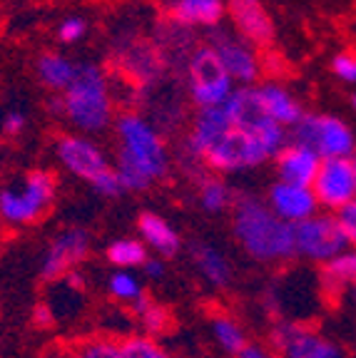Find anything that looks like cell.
<instances>
[{"instance_id":"6da1fadb","label":"cell","mask_w":356,"mask_h":358,"mask_svg":"<svg viewBox=\"0 0 356 358\" xmlns=\"http://www.w3.org/2000/svg\"><path fill=\"white\" fill-rule=\"evenodd\" d=\"M117 159L115 172L125 192H145L170 172V152L160 129L139 112H120L115 117Z\"/></svg>"},{"instance_id":"7a4b0ae2","label":"cell","mask_w":356,"mask_h":358,"mask_svg":"<svg viewBox=\"0 0 356 358\" xmlns=\"http://www.w3.org/2000/svg\"><path fill=\"white\" fill-rule=\"evenodd\" d=\"M232 231L247 257L259 264H284L294 259V227L269 212L256 196L234 199Z\"/></svg>"},{"instance_id":"3957f363","label":"cell","mask_w":356,"mask_h":358,"mask_svg":"<svg viewBox=\"0 0 356 358\" xmlns=\"http://www.w3.org/2000/svg\"><path fill=\"white\" fill-rule=\"evenodd\" d=\"M62 115L78 134H97L115 122L110 78L97 62H78L73 83L60 92Z\"/></svg>"},{"instance_id":"277c9868","label":"cell","mask_w":356,"mask_h":358,"mask_svg":"<svg viewBox=\"0 0 356 358\" xmlns=\"http://www.w3.org/2000/svg\"><path fill=\"white\" fill-rule=\"evenodd\" d=\"M57 196V179L50 169H28L20 182L0 189V222L28 227L45 217Z\"/></svg>"},{"instance_id":"5b68a950","label":"cell","mask_w":356,"mask_h":358,"mask_svg":"<svg viewBox=\"0 0 356 358\" xmlns=\"http://www.w3.org/2000/svg\"><path fill=\"white\" fill-rule=\"evenodd\" d=\"M289 142L309 147L322 159H351L356 152V134L349 122L324 112H304L289 129Z\"/></svg>"},{"instance_id":"8992f818","label":"cell","mask_w":356,"mask_h":358,"mask_svg":"<svg viewBox=\"0 0 356 358\" xmlns=\"http://www.w3.org/2000/svg\"><path fill=\"white\" fill-rule=\"evenodd\" d=\"M184 78H187V92L197 110L224 105L237 87L232 78L224 73L217 52L207 43L197 45L195 50L189 52L187 62H184Z\"/></svg>"},{"instance_id":"52a82bcc","label":"cell","mask_w":356,"mask_h":358,"mask_svg":"<svg viewBox=\"0 0 356 358\" xmlns=\"http://www.w3.org/2000/svg\"><path fill=\"white\" fill-rule=\"evenodd\" d=\"M269 351L277 358H349L339 343L299 321H277L269 331Z\"/></svg>"},{"instance_id":"ba28073f","label":"cell","mask_w":356,"mask_h":358,"mask_svg":"<svg viewBox=\"0 0 356 358\" xmlns=\"http://www.w3.org/2000/svg\"><path fill=\"white\" fill-rule=\"evenodd\" d=\"M269 159H272V155L256 134L232 127L217 145L207 152L202 164L214 174H234L254 169L259 164L269 162Z\"/></svg>"},{"instance_id":"9c48e42d","label":"cell","mask_w":356,"mask_h":358,"mask_svg":"<svg viewBox=\"0 0 356 358\" xmlns=\"http://www.w3.org/2000/svg\"><path fill=\"white\" fill-rule=\"evenodd\" d=\"M349 249L341 234L336 217L329 212H317L294 227V257L312 264H329Z\"/></svg>"},{"instance_id":"30bf717a","label":"cell","mask_w":356,"mask_h":358,"mask_svg":"<svg viewBox=\"0 0 356 358\" xmlns=\"http://www.w3.org/2000/svg\"><path fill=\"white\" fill-rule=\"evenodd\" d=\"M212 50L217 52L219 62H222L224 73L232 78L237 87H252L259 85V75H262V62L256 55V48L249 45L245 38L234 33V30H224L222 25L210 30V40H207Z\"/></svg>"},{"instance_id":"8fae6325","label":"cell","mask_w":356,"mask_h":358,"mask_svg":"<svg viewBox=\"0 0 356 358\" xmlns=\"http://www.w3.org/2000/svg\"><path fill=\"white\" fill-rule=\"evenodd\" d=\"M93 252V236L83 227H65L45 246L40 259V276L45 281H62L73 274Z\"/></svg>"},{"instance_id":"7c38bea8","label":"cell","mask_w":356,"mask_h":358,"mask_svg":"<svg viewBox=\"0 0 356 358\" xmlns=\"http://www.w3.org/2000/svg\"><path fill=\"white\" fill-rule=\"evenodd\" d=\"M112 62L128 80H135L137 87H150L165 73V60L155 43L142 35H123L112 45Z\"/></svg>"},{"instance_id":"4fadbf2b","label":"cell","mask_w":356,"mask_h":358,"mask_svg":"<svg viewBox=\"0 0 356 358\" xmlns=\"http://www.w3.org/2000/svg\"><path fill=\"white\" fill-rule=\"evenodd\" d=\"M312 192L322 212L336 214L356 199V177L351 159H322L312 182Z\"/></svg>"},{"instance_id":"5bb4252c","label":"cell","mask_w":356,"mask_h":358,"mask_svg":"<svg viewBox=\"0 0 356 358\" xmlns=\"http://www.w3.org/2000/svg\"><path fill=\"white\" fill-rule=\"evenodd\" d=\"M55 159L65 172H70L73 177H80L83 182H90L95 174L112 167L110 159H107V152L95 140L78 132H67L57 137Z\"/></svg>"},{"instance_id":"9a60e30c","label":"cell","mask_w":356,"mask_h":358,"mask_svg":"<svg viewBox=\"0 0 356 358\" xmlns=\"http://www.w3.org/2000/svg\"><path fill=\"white\" fill-rule=\"evenodd\" d=\"M234 33L254 48H267L274 40V20L262 0H224Z\"/></svg>"},{"instance_id":"2e32d148","label":"cell","mask_w":356,"mask_h":358,"mask_svg":"<svg viewBox=\"0 0 356 358\" xmlns=\"http://www.w3.org/2000/svg\"><path fill=\"white\" fill-rule=\"evenodd\" d=\"M229 129H232V120H229L224 105L197 110L192 127H189L187 137H184V155H187V159L202 162L207 152L217 145Z\"/></svg>"},{"instance_id":"e0dca14e","label":"cell","mask_w":356,"mask_h":358,"mask_svg":"<svg viewBox=\"0 0 356 358\" xmlns=\"http://www.w3.org/2000/svg\"><path fill=\"white\" fill-rule=\"evenodd\" d=\"M269 212L274 217H279L282 222L296 227L304 219L314 217L317 212H322L317 204V196H314L312 187H301V185H289V182H274L267 192Z\"/></svg>"},{"instance_id":"ac0fdd59","label":"cell","mask_w":356,"mask_h":358,"mask_svg":"<svg viewBox=\"0 0 356 358\" xmlns=\"http://www.w3.org/2000/svg\"><path fill=\"white\" fill-rule=\"evenodd\" d=\"M165 17L187 30L205 28L214 30L227 17V3L224 0H165Z\"/></svg>"},{"instance_id":"d6986e66","label":"cell","mask_w":356,"mask_h":358,"mask_svg":"<svg viewBox=\"0 0 356 358\" xmlns=\"http://www.w3.org/2000/svg\"><path fill=\"white\" fill-rule=\"evenodd\" d=\"M322 157L309 147L299 145V142H287L274 157V172H277L279 182H289V185L312 187L314 177L319 172Z\"/></svg>"},{"instance_id":"ffe728a7","label":"cell","mask_w":356,"mask_h":358,"mask_svg":"<svg viewBox=\"0 0 356 358\" xmlns=\"http://www.w3.org/2000/svg\"><path fill=\"white\" fill-rule=\"evenodd\" d=\"M137 236L147 246L152 257L170 259L177 257L182 249V236L165 217L155 212H142L137 217Z\"/></svg>"},{"instance_id":"44dd1931","label":"cell","mask_w":356,"mask_h":358,"mask_svg":"<svg viewBox=\"0 0 356 358\" xmlns=\"http://www.w3.org/2000/svg\"><path fill=\"white\" fill-rule=\"evenodd\" d=\"M254 90H256V100L262 105L264 115H267L272 122H277L279 127L292 129L301 120L304 107H301V102L296 100L284 85L269 80V83L254 85Z\"/></svg>"},{"instance_id":"7402d4cb","label":"cell","mask_w":356,"mask_h":358,"mask_svg":"<svg viewBox=\"0 0 356 358\" xmlns=\"http://www.w3.org/2000/svg\"><path fill=\"white\" fill-rule=\"evenodd\" d=\"M189 257H192V264H195V268L205 279V284H210L212 289H227L232 284V262H229L227 254L219 246L197 241V244L189 246Z\"/></svg>"},{"instance_id":"603a6c76","label":"cell","mask_w":356,"mask_h":358,"mask_svg":"<svg viewBox=\"0 0 356 358\" xmlns=\"http://www.w3.org/2000/svg\"><path fill=\"white\" fill-rule=\"evenodd\" d=\"M75 70H78V62L60 50H43L35 57V78L53 95L65 92L67 85L73 83Z\"/></svg>"},{"instance_id":"cb8c5ba5","label":"cell","mask_w":356,"mask_h":358,"mask_svg":"<svg viewBox=\"0 0 356 358\" xmlns=\"http://www.w3.org/2000/svg\"><path fill=\"white\" fill-rule=\"evenodd\" d=\"M155 48L160 50L162 60L165 65H172V60H182V70H184V62H187L189 52L195 50L197 43H195V30H187L177 22L167 20V17H162L160 25L155 30V38H152Z\"/></svg>"},{"instance_id":"d4e9b609","label":"cell","mask_w":356,"mask_h":358,"mask_svg":"<svg viewBox=\"0 0 356 358\" xmlns=\"http://www.w3.org/2000/svg\"><path fill=\"white\" fill-rule=\"evenodd\" d=\"M356 284V249H344L339 257L324 264L322 286L327 294H341Z\"/></svg>"},{"instance_id":"484cf974","label":"cell","mask_w":356,"mask_h":358,"mask_svg":"<svg viewBox=\"0 0 356 358\" xmlns=\"http://www.w3.org/2000/svg\"><path fill=\"white\" fill-rule=\"evenodd\" d=\"M105 257H107V262L112 264V268L135 271V268H142V264L147 262L150 252H147V246L142 244L137 236H120V239L107 244Z\"/></svg>"},{"instance_id":"4316f807","label":"cell","mask_w":356,"mask_h":358,"mask_svg":"<svg viewBox=\"0 0 356 358\" xmlns=\"http://www.w3.org/2000/svg\"><path fill=\"white\" fill-rule=\"evenodd\" d=\"M210 331H212L214 343H217L224 353H232V356H237V353L249 343L247 341L245 326L234 319V316H229V313H224V311H217L214 316H212Z\"/></svg>"},{"instance_id":"83f0119b","label":"cell","mask_w":356,"mask_h":358,"mask_svg":"<svg viewBox=\"0 0 356 358\" xmlns=\"http://www.w3.org/2000/svg\"><path fill=\"white\" fill-rule=\"evenodd\" d=\"M197 199H200V207L210 214L227 212L229 207H234V192L232 187L219 177H205L200 182V189H197Z\"/></svg>"},{"instance_id":"f1b7e54d","label":"cell","mask_w":356,"mask_h":358,"mask_svg":"<svg viewBox=\"0 0 356 358\" xmlns=\"http://www.w3.org/2000/svg\"><path fill=\"white\" fill-rule=\"evenodd\" d=\"M107 294L115 299L117 303H128L130 308L145 299V284L135 271H120L112 268V274L107 276Z\"/></svg>"},{"instance_id":"f546056e","label":"cell","mask_w":356,"mask_h":358,"mask_svg":"<svg viewBox=\"0 0 356 358\" xmlns=\"http://www.w3.org/2000/svg\"><path fill=\"white\" fill-rule=\"evenodd\" d=\"M132 313H135V319H137L139 329H142V336H150V338L165 334V331L170 329V321H172V316H170L167 308L160 306V303H155V301H150L147 296L139 299V301L135 303Z\"/></svg>"},{"instance_id":"4dcf8cb0","label":"cell","mask_w":356,"mask_h":358,"mask_svg":"<svg viewBox=\"0 0 356 358\" xmlns=\"http://www.w3.org/2000/svg\"><path fill=\"white\" fill-rule=\"evenodd\" d=\"M120 358H172L160 346L157 338L150 336H128L120 341Z\"/></svg>"},{"instance_id":"1f68e13d","label":"cell","mask_w":356,"mask_h":358,"mask_svg":"<svg viewBox=\"0 0 356 358\" xmlns=\"http://www.w3.org/2000/svg\"><path fill=\"white\" fill-rule=\"evenodd\" d=\"M73 358H120V341L107 336H93L75 346Z\"/></svg>"},{"instance_id":"d6a6232c","label":"cell","mask_w":356,"mask_h":358,"mask_svg":"<svg viewBox=\"0 0 356 358\" xmlns=\"http://www.w3.org/2000/svg\"><path fill=\"white\" fill-rule=\"evenodd\" d=\"M90 25L83 15H65L55 28V40L60 45H78L85 40Z\"/></svg>"},{"instance_id":"836d02e7","label":"cell","mask_w":356,"mask_h":358,"mask_svg":"<svg viewBox=\"0 0 356 358\" xmlns=\"http://www.w3.org/2000/svg\"><path fill=\"white\" fill-rule=\"evenodd\" d=\"M88 185L93 187L95 194L105 196V199H115V196H120L125 192L123 185H120V177H117L115 167H107V169H102L100 174H95Z\"/></svg>"},{"instance_id":"e575fe53","label":"cell","mask_w":356,"mask_h":358,"mask_svg":"<svg viewBox=\"0 0 356 358\" xmlns=\"http://www.w3.org/2000/svg\"><path fill=\"white\" fill-rule=\"evenodd\" d=\"M331 73L346 85H356V52H336L331 57Z\"/></svg>"},{"instance_id":"d590c367","label":"cell","mask_w":356,"mask_h":358,"mask_svg":"<svg viewBox=\"0 0 356 358\" xmlns=\"http://www.w3.org/2000/svg\"><path fill=\"white\" fill-rule=\"evenodd\" d=\"M334 217H336L341 234H344L346 244H349L351 249H356V199L351 201V204H346L344 209H339Z\"/></svg>"},{"instance_id":"8d00e7d4","label":"cell","mask_w":356,"mask_h":358,"mask_svg":"<svg viewBox=\"0 0 356 358\" xmlns=\"http://www.w3.org/2000/svg\"><path fill=\"white\" fill-rule=\"evenodd\" d=\"M28 127V115L22 110H6L3 120H0V132L6 137H20Z\"/></svg>"},{"instance_id":"74e56055","label":"cell","mask_w":356,"mask_h":358,"mask_svg":"<svg viewBox=\"0 0 356 358\" xmlns=\"http://www.w3.org/2000/svg\"><path fill=\"white\" fill-rule=\"evenodd\" d=\"M142 276L145 279H150V281H160V279H165V274H167V264H165V259H160V257H147V262L142 264Z\"/></svg>"},{"instance_id":"f35d334b","label":"cell","mask_w":356,"mask_h":358,"mask_svg":"<svg viewBox=\"0 0 356 358\" xmlns=\"http://www.w3.org/2000/svg\"><path fill=\"white\" fill-rule=\"evenodd\" d=\"M234 358H274V353L267 346H254V343H247Z\"/></svg>"},{"instance_id":"ab89813d","label":"cell","mask_w":356,"mask_h":358,"mask_svg":"<svg viewBox=\"0 0 356 358\" xmlns=\"http://www.w3.org/2000/svg\"><path fill=\"white\" fill-rule=\"evenodd\" d=\"M35 324L38 326H50L53 324V311L48 306H35Z\"/></svg>"},{"instance_id":"60d3db41","label":"cell","mask_w":356,"mask_h":358,"mask_svg":"<svg viewBox=\"0 0 356 358\" xmlns=\"http://www.w3.org/2000/svg\"><path fill=\"white\" fill-rule=\"evenodd\" d=\"M349 301H351V303H354V306H356V284H354V286H351V289H349Z\"/></svg>"},{"instance_id":"b9f144b4","label":"cell","mask_w":356,"mask_h":358,"mask_svg":"<svg viewBox=\"0 0 356 358\" xmlns=\"http://www.w3.org/2000/svg\"><path fill=\"white\" fill-rule=\"evenodd\" d=\"M351 167H354V177H356V152L351 155Z\"/></svg>"},{"instance_id":"7bdbcfd3","label":"cell","mask_w":356,"mask_h":358,"mask_svg":"<svg viewBox=\"0 0 356 358\" xmlns=\"http://www.w3.org/2000/svg\"><path fill=\"white\" fill-rule=\"evenodd\" d=\"M351 110L356 112V92H354V95H351Z\"/></svg>"},{"instance_id":"ee69618b","label":"cell","mask_w":356,"mask_h":358,"mask_svg":"<svg viewBox=\"0 0 356 358\" xmlns=\"http://www.w3.org/2000/svg\"><path fill=\"white\" fill-rule=\"evenodd\" d=\"M60 358H73V356H60Z\"/></svg>"},{"instance_id":"f6af8a7d","label":"cell","mask_w":356,"mask_h":358,"mask_svg":"<svg viewBox=\"0 0 356 358\" xmlns=\"http://www.w3.org/2000/svg\"><path fill=\"white\" fill-rule=\"evenodd\" d=\"M274 358H277V356H274Z\"/></svg>"}]
</instances>
